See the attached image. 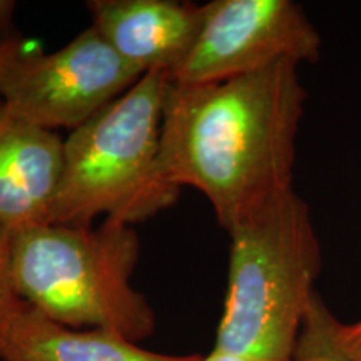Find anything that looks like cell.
<instances>
[{
    "instance_id": "obj_9",
    "label": "cell",
    "mask_w": 361,
    "mask_h": 361,
    "mask_svg": "<svg viewBox=\"0 0 361 361\" xmlns=\"http://www.w3.org/2000/svg\"><path fill=\"white\" fill-rule=\"evenodd\" d=\"M4 361H201L200 355L144 350L111 329H74L52 322L20 300L0 328Z\"/></svg>"
},
{
    "instance_id": "obj_12",
    "label": "cell",
    "mask_w": 361,
    "mask_h": 361,
    "mask_svg": "<svg viewBox=\"0 0 361 361\" xmlns=\"http://www.w3.org/2000/svg\"><path fill=\"white\" fill-rule=\"evenodd\" d=\"M22 47H24V39L19 34H0V79H2L8 62ZM0 106H2V101H0Z\"/></svg>"
},
{
    "instance_id": "obj_6",
    "label": "cell",
    "mask_w": 361,
    "mask_h": 361,
    "mask_svg": "<svg viewBox=\"0 0 361 361\" xmlns=\"http://www.w3.org/2000/svg\"><path fill=\"white\" fill-rule=\"evenodd\" d=\"M322 37L291 0H214L173 84L223 82L283 61L318 62Z\"/></svg>"
},
{
    "instance_id": "obj_4",
    "label": "cell",
    "mask_w": 361,
    "mask_h": 361,
    "mask_svg": "<svg viewBox=\"0 0 361 361\" xmlns=\"http://www.w3.org/2000/svg\"><path fill=\"white\" fill-rule=\"evenodd\" d=\"M141 243L133 226L42 224L12 233L17 296L67 328H102L133 343L151 336L156 313L133 286Z\"/></svg>"
},
{
    "instance_id": "obj_8",
    "label": "cell",
    "mask_w": 361,
    "mask_h": 361,
    "mask_svg": "<svg viewBox=\"0 0 361 361\" xmlns=\"http://www.w3.org/2000/svg\"><path fill=\"white\" fill-rule=\"evenodd\" d=\"M64 139L0 106V224L12 233L51 224Z\"/></svg>"
},
{
    "instance_id": "obj_10",
    "label": "cell",
    "mask_w": 361,
    "mask_h": 361,
    "mask_svg": "<svg viewBox=\"0 0 361 361\" xmlns=\"http://www.w3.org/2000/svg\"><path fill=\"white\" fill-rule=\"evenodd\" d=\"M341 328L343 323L316 291L301 324L293 361H353L343 346Z\"/></svg>"
},
{
    "instance_id": "obj_2",
    "label": "cell",
    "mask_w": 361,
    "mask_h": 361,
    "mask_svg": "<svg viewBox=\"0 0 361 361\" xmlns=\"http://www.w3.org/2000/svg\"><path fill=\"white\" fill-rule=\"evenodd\" d=\"M229 236L228 295L213 350L259 361H293L322 269L308 204L291 189Z\"/></svg>"
},
{
    "instance_id": "obj_15",
    "label": "cell",
    "mask_w": 361,
    "mask_h": 361,
    "mask_svg": "<svg viewBox=\"0 0 361 361\" xmlns=\"http://www.w3.org/2000/svg\"><path fill=\"white\" fill-rule=\"evenodd\" d=\"M201 361H259L252 358H245V356L238 355H229V353H221V351H211L207 356H202Z\"/></svg>"
},
{
    "instance_id": "obj_14",
    "label": "cell",
    "mask_w": 361,
    "mask_h": 361,
    "mask_svg": "<svg viewBox=\"0 0 361 361\" xmlns=\"http://www.w3.org/2000/svg\"><path fill=\"white\" fill-rule=\"evenodd\" d=\"M17 4L13 0H0V34H11L13 12Z\"/></svg>"
},
{
    "instance_id": "obj_3",
    "label": "cell",
    "mask_w": 361,
    "mask_h": 361,
    "mask_svg": "<svg viewBox=\"0 0 361 361\" xmlns=\"http://www.w3.org/2000/svg\"><path fill=\"white\" fill-rule=\"evenodd\" d=\"M171 80L149 72L64 139V164L51 224L85 226L104 216L133 226L178 201L161 168L164 102Z\"/></svg>"
},
{
    "instance_id": "obj_5",
    "label": "cell",
    "mask_w": 361,
    "mask_h": 361,
    "mask_svg": "<svg viewBox=\"0 0 361 361\" xmlns=\"http://www.w3.org/2000/svg\"><path fill=\"white\" fill-rule=\"evenodd\" d=\"M141 78L90 25L52 54L24 45L4 71L0 101L13 117L37 128L74 130Z\"/></svg>"
},
{
    "instance_id": "obj_7",
    "label": "cell",
    "mask_w": 361,
    "mask_h": 361,
    "mask_svg": "<svg viewBox=\"0 0 361 361\" xmlns=\"http://www.w3.org/2000/svg\"><path fill=\"white\" fill-rule=\"evenodd\" d=\"M92 27L141 74L173 78L200 37L206 6L176 0H90Z\"/></svg>"
},
{
    "instance_id": "obj_11",
    "label": "cell",
    "mask_w": 361,
    "mask_h": 361,
    "mask_svg": "<svg viewBox=\"0 0 361 361\" xmlns=\"http://www.w3.org/2000/svg\"><path fill=\"white\" fill-rule=\"evenodd\" d=\"M19 303L12 283V231L0 224V328Z\"/></svg>"
},
{
    "instance_id": "obj_1",
    "label": "cell",
    "mask_w": 361,
    "mask_h": 361,
    "mask_svg": "<svg viewBox=\"0 0 361 361\" xmlns=\"http://www.w3.org/2000/svg\"><path fill=\"white\" fill-rule=\"evenodd\" d=\"M298 67L283 61L223 82L169 85L161 168L204 194L228 234L293 189L306 102Z\"/></svg>"
},
{
    "instance_id": "obj_13",
    "label": "cell",
    "mask_w": 361,
    "mask_h": 361,
    "mask_svg": "<svg viewBox=\"0 0 361 361\" xmlns=\"http://www.w3.org/2000/svg\"><path fill=\"white\" fill-rule=\"evenodd\" d=\"M341 340L350 358L361 361V319L355 324H343Z\"/></svg>"
}]
</instances>
